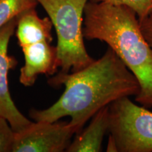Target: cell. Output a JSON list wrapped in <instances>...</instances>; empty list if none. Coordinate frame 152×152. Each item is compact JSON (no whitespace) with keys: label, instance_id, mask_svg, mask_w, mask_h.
Segmentation results:
<instances>
[{"label":"cell","instance_id":"4","mask_svg":"<svg viewBox=\"0 0 152 152\" xmlns=\"http://www.w3.org/2000/svg\"><path fill=\"white\" fill-rule=\"evenodd\" d=\"M109 132L118 152L152 151V112L128 96L109 105Z\"/></svg>","mask_w":152,"mask_h":152},{"label":"cell","instance_id":"5","mask_svg":"<svg viewBox=\"0 0 152 152\" xmlns=\"http://www.w3.org/2000/svg\"><path fill=\"white\" fill-rule=\"evenodd\" d=\"M76 132L66 122H31L15 132L13 152H62L66 151Z\"/></svg>","mask_w":152,"mask_h":152},{"label":"cell","instance_id":"7","mask_svg":"<svg viewBox=\"0 0 152 152\" xmlns=\"http://www.w3.org/2000/svg\"><path fill=\"white\" fill-rule=\"evenodd\" d=\"M52 42L42 41L21 47L25 65L20 68L19 80L26 87L33 86L38 75H54L58 72L56 47Z\"/></svg>","mask_w":152,"mask_h":152},{"label":"cell","instance_id":"6","mask_svg":"<svg viewBox=\"0 0 152 152\" xmlns=\"http://www.w3.org/2000/svg\"><path fill=\"white\" fill-rule=\"evenodd\" d=\"M17 19L18 17L13 18L0 28V116L8 121L15 132L22 130L32 122L18 109L9 90L8 73L18 64L14 57L8 54L9 43L16 31Z\"/></svg>","mask_w":152,"mask_h":152},{"label":"cell","instance_id":"12","mask_svg":"<svg viewBox=\"0 0 152 152\" xmlns=\"http://www.w3.org/2000/svg\"><path fill=\"white\" fill-rule=\"evenodd\" d=\"M15 132L7 119L0 116V152L12 151Z\"/></svg>","mask_w":152,"mask_h":152},{"label":"cell","instance_id":"14","mask_svg":"<svg viewBox=\"0 0 152 152\" xmlns=\"http://www.w3.org/2000/svg\"><path fill=\"white\" fill-rule=\"evenodd\" d=\"M106 151L108 152H118V146L115 142V140L114 139L113 136L111 134H109V140H108L107 147H106Z\"/></svg>","mask_w":152,"mask_h":152},{"label":"cell","instance_id":"1","mask_svg":"<svg viewBox=\"0 0 152 152\" xmlns=\"http://www.w3.org/2000/svg\"><path fill=\"white\" fill-rule=\"evenodd\" d=\"M52 87L65 86L56 102L44 110L32 109L35 121L56 122L69 116L76 133L96 112L119 99L138 94L140 83L111 48L89 66L73 73H57L48 80ZM75 133V134H76Z\"/></svg>","mask_w":152,"mask_h":152},{"label":"cell","instance_id":"8","mask_svg":"<svg viewBox=\"0 0 152 152\" xmlns=\"http://www.w3.org/2000/svg\"><path fill=\"white\" fill-rule=\"evenodd\" d=\"M109 106L102 108L93 115L84 130L76 133L73 141L66 149L68 152H99L102 151L104 136L109 132Z\"/></svg>","mask_w":152,"mask_h":152},{"label":"cell","instance_id":"2","mask_svg":"<svg viewBox=\"0 0 152 152\" xmlns=\"http://www.w3.org/2000/svg\"><path fill=\"white\" fill-rule=\"evenodd\" d=\"M83 33L87 40L107 44L140 83L136 102L152 108V52L136 13L125 6L89 0L84 10Z\"/></svg>","mask_w":152,"mask_h":152},{"label":"cell","instance_id":"11","mask_svg":"<svg viewBox=\"0 0 152 152\" xmlns=\"http://www.w3.org/2000/svg\"><path fill=\"white\" fill-rule=\"evenodd\" d=\"M96 2H105L117 6H125L136 13L139 20L147 16L152 10V0H91Z\"/></svg>","mask_w":152,"mask_h":152},{"label":"cell","instance_id":"9","mask_svg":"<svg viewBox=\"0 0 152 152\" xmlns=\"http://www.w3.org/2000/svg\"><path fill=\"white\" fill-rule=\"evenodd\" d=\"M52 23L49 17L40 18L35 8L25 11L18 17L16 35L19 46L47 41L52 42Z\"/></svg>","mask_w":152,"mask_h":152},{"label":"cell","instance_id":"10","mask_svg":"<svg viewBox=\"0 0 152 152\" xmlns=\"http://www.w3.org/2000/svg\"><path fill=\"white\" fill-rule=\"evenodd\" d=\"M37 4L36 0H0V28Z\"/></svg>","mask_w":152,"mask_h":152},{"label":"cell","instance_id":"13","mask_svg":"<svg viewBox=\"0 0 152 152\" xmlns=\"http://www.w3.org/2000/svg\"><path fill=\"white\" fill-rule=\"evenodd\" d=\"M140 21V29L152 52V10Z\"/></svg>","mask_w":152,"mask_h":152},{"label":"cell","instance_id":"3","mask_svg":"<svg viewBox=\"0 0 152 152\" xmlns=\"http://www.w3.org/2000/svg\"><path fill=\"white\" fill-rule=\"evenodd\" d=\"M48 14L57 35V61L65 74L78 71L95 59L87 52L83 33V16L89 0H36Z\"/></svg>","mask_w":152,"mask_h":152}]
</instances>
